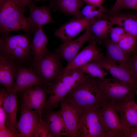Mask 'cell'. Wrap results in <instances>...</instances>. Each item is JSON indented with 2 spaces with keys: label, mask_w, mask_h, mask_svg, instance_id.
Returning <instances> with one entry per match:
<instances>
[{
  "label": "cell",
  "mask_w": 137,
  "mask_h": 137,
  "mask_svg": "<svg viewBox=\"0 0 137 137\" xmlns=\"http://www.w3.org/2000/svg\"><path fill=\"white\" fill-rule=\"evenodd\" d=\"M100 79L88 75L65 98L85 109L100 108L110 101L101 89Z\"/></svg>",
  "instance_id": "6da1fadb"
},
{
  "label": "cell",
  "mask_w": 137,
  "mask_h": 137,
  "mask_svg": "<svg viewBox=\"0 0 137 137\" xmlns=\"http://www.w3.org/2000/svg\"><path fill=\"white\" fill-rule=\"evenodd\" d=\"M88 75L78 68L59 76L46 88L47 94L49 96L46 101V108H57L66 95Z\"/></svg>",
  "instance_id": "7a4b0ae2"
},
{
  "label": "cell",
  "mask_w": 137,
  "mask_h": 137,
  "mask_svg": "<svg viewBox=\"0 0 137 137\" xmlns=\"http://www.w3.org/2000/svg\"><path fill=\"white\" fill-rule=\"evenodd\" d=\"M31 43L25 35H3L0 38V54L17 63L24 61L32 54Z\"/></svg>",
  "instance_id": "3957f363"
},
{
  "label": "cell",
  "mask_w": 137,
  "mask_h": 137,
  "mask_svg": "<svg viewBox=\"0 0 137 137\" xmlns=\"http://www.w3.org/2000/svg\"><path fill=\"white\" fill-rule=\"evenodd\" d=\"M100 84L115 110L130 101L134 100L136 90L127 83L113 77H105L100 79Z\"/></svg>",
  "instance_id": "277c9868"
},
{
  "label": "cell",
  "mask_w": 137,
  "mask_h": 137,
  "mask_svg": "<svg viewBox=\"0 0 137 137\" xmlns=\"http://www.w3.org/2000/svg\"><path fill=\"white\" fill-rule=\"evenodd\" d=\"M60 58L55 52L49 51L41 59L33 61L31 69L48 86L60 76L64 69Z\"/></svg>",
  "instance_id": "5b68a950"
},
{
  "label": "cell",
  "mask_w": 137,
  "mask_h": 137,
  "mask_svg": "<svg viewBox=\"0 0 137 137\" xmlns=\"http://www.w3.org/2000/svg\"><path fill=\"white\" fill-rule=\"evenodd\" d=\"M100 108L86 109L78 131L77 137H108L99 114Z\"/></svg>",
  "instance_id": "8992f818"
},
{
  "label": "cell",
  "mask_w": 137,
  "mask_h": 137,
  "mask_svg": "<svg viewBox=\"0 0 137 137\" xmlns=\"http://www.w3.org/2000/svg\"><path fill=\"white\" fill-rule=\"evenodd\" d=\"M58 111L67 129L69 137H77L80 124L86 109L64 98Z\"/></svg>",
  "instance_id": "52a82bcc"
},
{
  "label": "cell",
  "mask_w": 137,
  "mask_h": 137,
  "mask_svg": "<svg viewBox=\"0 0 137 137\" xmlns=\"http://www.w3.org/2000/svg\"><path fill=\"white\" fill-rule=\"evenodd\" d=\"M99 114L108 137H124L125 129L110 103L100 107Z\"/></svg>",
  "instance_id": "ba28073f"
},
{
  "label": "cell",
  "mask_w": 137,
  "mask_h": 137,
  "mask_svg": "<svg viewBox=\"0 0 137 137\" xmlns=\"http://www.w3.org/2000/svg\"><path fill=\"white\" fill-rule=\"evenodd\" d=\"M42 120V116L38 111L22 104L20 117L16 125L20 137H35L37 128Z\"/></svg>",
  "instance_id": "9c48e42d"
},
{
  "label": "cell",
  "mask_w": 137,
  "mask_h": 137,
  "mask_svg": "<svg viewBox=\"0 0 137 137\" xmlns=\"http://www.w3.org/2000/svg\"><path fill=\"white\" fill-rule=\"evenodd\" d=\"M22 104L31 109H34L42 116L46 109L47 93L44 88L31 87L19 91Z\"/></svg>",
  "instance_id": "30bf717a"
},
{
  "label": "cell",
  "mask_w": 137,
  "mask_h": 137,
  "mask_svg": "<svg viewBox=\"0 0 137 137\" xmlns=\"http://www.w3.org/2000/svg\"><path fill=\"white\" fill-rule=\"evenodd\" d=\"M104 56L102 50L97 46L96 42L91 40L89 45L68 62L61 75L70 70L78 68L90 62L97 61Z\"/></svg>",
  "instance_id": "8fae6325"
},
{
  "label": "cell",
  "mask_w": 137,
  "mask_h": 137,
  "mask_svg": "<svg viewBox=\"0 0 137 137\" xmlns=\"http://www.w3.org/2000/svg\"><path fill=\"white\" fill-rule=\"evenodd\" d=\"M27 11L25 7L22 6L12 14L0 26V32L2 35L8 34L12 31L20 30L34 32L35 30L32 26L28 17L24 15Z\"/></svg>",
  "instance_id": "7c38bea8"
},
{
  "label": "cell",
  "mask_w": 137,
  "mask_h": 137,
  "mask_svg": "<svg viewBox=\"0 0 137 137\" xmlns=\"http://www.w3.org/2000/svg\"><path fill=\"white\" fill-rule=\"evenodd\" d=\"M14 78L16 81L12 90L18 93L21 90L30 87H45L43 81L31 68L18 66Z\"/></svg>",
  "instance_id": "4fadbf2b"
},
{
  "label": "cell",
  "mask_w": 137,
  "mask_h": 137,
  "mask_svg": "<svg viewBox=\"0 0 137 137\" xmlns=\"http://www.w3.org/2000/svg\"><path fill=\"white\" fill-rule=\"evenodd\" d=\"M89 26L85 29V32L81 36L74 40L63 42L55 50V52L64 60L68 62L71 61L78 54L82 45L92 40V35Z\"/></svg>",
  "instance_id": "5bb4252c"
},
{
  "label": "cell",
  "mask_w": 137,
  "mask_h": 137,
  "mask_svg": "<svg viewBox=\"0 0 137 137\" xmlns=\"http://www.w3.org/2000/svg\"><path fill=\"white\" fill-rule=\"evenodd\" d=\"M93 20L83 18L71 20L56 29L54 35L60 39L63 42L71 40L89 26Z\"/></svg>",
  "instance_id": "9a60e30c"
},
{
  "label": "cell",
  "mask_w": 137,
  "mask_h": 137,
  "mask_svg": "<svg viewBox=\"0 0 137 137\" xmlns=\"http://www.w3.org/2000/svg\"><path fill=\"white\" fill-rule=\"evenodd\" d=\"M42 120L46 125L53 137H69L68 132L63 119L58 111L53 108H47L43 113Z\"/></svg>",
  "instance_id": "2e32d148"
},
{
  "label": "cell",
  "mask_w": 137,
  "mask_h": 137,
  "mask_svg": "<svg viewBox=\"0 0 137 137\" xmlns=\"http://www.w3.org/2000/svg\"><path fill=\"white\" fill-rule=\"evenodd\" d=\"M18 92L5 89L3 105L6 116L5 125L6 127L13 132L17 130V115L18 110L17 96Z\"/></svg>",
  "instance_id": "e0dca14e"
},
{
  "label": "cell",
  "mask_w": 137,
  "mask_h": 137,
  "mask_svg": "<svg viewBox=\"0 0 137 137\" xmlns=\"http://www.w3.org/2000/svg\"><path fill=\"white\" fill-rule=\"evenodd\" d=\"M97 61L113 78L128 84L137 90V83L133 79L127 67L117 64L105 56Z\"/></svg>",
  "instance_id": "ac0fdd59"
},
{
  "label": "cell",
  "mask_w": 137,
  "mask_h": 137,
  "mask_svg": "<svg viewBox=\"0 0 137 137\" xmlns=\"http://www.w3.org/2000/svg\"><path fill=\"white\" fill-rule=\"evenodd\" d=\"M103 18L111 22L113 25L123 27L126 32L137 39V15L118 13L105 14Z\"/></svg>",
  "instance_id": "d6986e66"
},
{
  "label": "cell",
  "mask_w": 137,
  "mask_h": 137,
  "mask_svg": "<svg viewBox=\"0 0 137 137\" xmlns=\"http://www.w3.org/2000/svg\"><path fill=\"white\" fill-rule=\"evenodd\" d=\"M16 62L12 60L0 55V83L8 90L13 89V79L18 68Z\"/></svg>",
  "instance_id": "ffe728a7"
},
{
  "label": "cell",
  "mask_w": 137,
  "mask_h": 137,
  "mask_svg": "<svg viewBox=\"0 0 137 137\" xmlns=\"http://www.w3.org/2000/svg\"><path fill=\"white\" fill-rule=\"evenodd\" d=\"M28 5L29 14L28 18L35 31L39 27L54 22L51 17L50 7L45 5L37 7L32 2Z\"/></svg>",
  "instance_id": "44dd1931"
},
{
  "label": "cell",
  "mask_w": 137,
  "mask_h": 137,
  "mask_svg": "<svg viewBox=\"0 0 137 137\" xmlns=\"http://www.w3.org/2000/svg\"><path fill=\"white\" fill-rule=\"evenodd\" d=\"M33 33L31 49L33 61L36 62L42 59L49 52L47 48L48 38L44 33L42 26L37 28Z\"/></svg>",
  "instance_id": "7402d4cb"
},
{
  "label": "cell",
  "mask_w": 137,
  "mask_h": 137,
  "mask_svg": "<svg viewBox=\"0 0 137 137\" xmlns=\"http://www.w3.org/2000/svg\"><path fill=\"white\" fill-rule=\"evenodd\" d=\"M134 100L130 101L115 110L126 129L137 127V109Z\"/></svg>",
  "instance_id": "603a6c76"
},
{
  "label": "cell",
  "mask_w": 137,
  "mask_h": 137,
  "mask_svg": "<svg viewBox=\"0 0 137 137\" xmlns=\"http://www.w3.org/2000/svg\"><path fill=\"white\" fill-rule=\"evenodd\" d=\"M113 25L110 21L102 18L93 19L89 26L92 40L98 43L102 42L108 37Z\"/></svg>",
  "instance_id": "cb8c5ba5"
},
{
  "label": "cell",
  "mask_w": 137,
  "mask_h": 137,
  "mask_svg": "<svg viewBox=\"0 0 137 137\" xmlns=\"http://www.w3.org/2000/svg\"><path fill=\"white\" fill-rule=\"evenodd\" d=\"M106 51V57L108 59L126 67L129 53L124 52L116 43L108 37L102 42Z\"/></svg>",
  "instance_id": "d4e9b609"
},
{
  "label": "cell",
  "mask_w": 137,
  "mask_h": 137,
  "mask_svg": "<svg viewBox=\"0 0 137 137\" xmlns=\"http://www.w3.org/2000/svg\"><path fill=\"white\" fill-rule=\"evenodd\" d=\"M54 3L64 12L76 18H83L80 9L83 5L82 0H55Z\"/></svg>",
  "instance_id": "484cf974"
},
{
  "label": "cell",
  "mask_w": 137,
  "mask_h": 137,
  "mask_svg": "<svg viewBox=\"0 0 137 137\" xmlns=\"http://www.w3.org/2000/svg\"><path fill=\"white\" fill-rule=\"evenodd\" d=\"M22 6L18 0H0V26L11 14Z\"/></svg>",
  "instance_id": "4316f807"
},
{
  "label": "cell",
  "mask_w": 137,
  "mask_h": 137,
  "mask_svg": "<svg viewBox=\"0 0 137 137\" xmlns=\"http://www.w3.org/2000/svg\"><path fill=\"white\" fill-rule=\"evenodd\" d=\"M78 68L83 72L92 77L103 78L108 73L97 61H92L87 63Z\"/></svg>",
  "instance_id": "83f0119b"
},
{
  "label": "cell",
  "mask_w": 137,
  "mask_h": 137,
  "mask_svg": "<svg viewBox=\"0 0 137 137\" xmlns=\"http://www.w3.org/2000/svg\"><path fill=\"white\" fill-rule=\"evenodd\" d=\"M107 11L102 6L89 4L85 6L81 11L83 18L88 19L103 18Z\"/></svg>",
  "instance_id": "f1b7e54d"
},
{
  "label": "cell",
  "mask_w": 137,
  "mask_h": 137,
  "mask_svg": "<svg viewBox=\"0 0 137 137\" xmlns=\"http://www.w3.org/2000/svg\"><path fill=\"white\" fill-rule=\"evenodd\" d=\"M136 40L133 37L127 33L117 44L124 52L128 53L134 51Z\"/></svg>",
  "instance_id": "f546056e"
},
{
  "label": "cell",
  "mask_w": 137,
  "mask_h": 137,
  "mask_svg": "<svg viewBox=\"0 0 137 137\" xmlns=\"http://www.w3.org/2000/svg\"><path fill=\"white\" fill-rule=\"evenodd\" d=\"M126 67L132 77L137 83V53L134 52L129 53Z\"/></svg>",
  "instance_id": "4dcf8cb0"
},
{
  "label": "cell",
  "mask_w": 137,
  "mask_h": 137,
  "mask_svg": "<svg viewBox=\"0 0 137 137\" xmlns=\"http://www.w3.org/2000/svg\"><path fill=\"white\" fill-rule=\"evenodd\" d=\"M127 33L125 29L120 26L111 28L109 33L110 39L113 42L117 44Z\"/></svg>",
  "instance_id": "1f68e13d"
},
{
  "label": "cell",
  "mask_w": 137,
  "mask_h": 137,
  "mask_svg": "<svg viewBox=\"0 0 137 137\" xmlns=\"http://www.w3.org/2000/svg\"><path fill=\"white\" fill-rule=\"evenodd\" d=\"M35 137H52L47 126L42 120L37 128Z\"/></svg>",
  "instance_id": "d6a6232c"
},
{
  "label": "cell",
  "mask_w": 137,
  "mask_h": 137,
  "mask_svg": "<svg viewBox=\"0 0 137 137\" xmlns=\"http://www.w3.org/2000/svg\"><path fill=\"white\" fill-rule=\"evenodd\" d=\"M0 137H20L18 132H15L5 126L0 128Z\"/></svg>",
  "instance_id": "836d02e7"
},
{
  "label": "cell",
  "mask_w": 137,
  "mask_h": 137,
  "mask_svg": "<svg viewBox=\"0 0 137 137\" xmlns=\"http://www.w3.org/2000/svg\"><path fill=\"white\" fill-rule=\"evenodd\" d=\"M133 9L137 11V0H124L119 10Z\"/></svg>",
  "instance_id": "e575fe53"
},
{
  "label": "cell",
  "mask_w": 137,
  "mask_h": 137,
  "mask_svg": "<svg viewBox=\"0 0 137 137\" xmlns=\"http://www.w3.org/2000/svg\"><path fill=\"white\" fill-rule=\"evenodd\" d=\"M6 116L2 103H0V128L6 126Z\"/></svg>",
  "instance_id": "d590c367"
},
{
  "label": "cell",
  "mask_w": 137,
  "mask_h": 137,
  "mask_svg": "<svg viewBox=\"0 0 137 137\" xmlns=\"http://www.w3.org/2000/svg\"><path fill=\"white\" fill-rule=\"evenodd\" d=\"M124 137H137V127L126 129Z\"/></svg>",
  "instance_id": "8d00e7d4"
},
{
  "label": "cell",
  "mask_w": 137,
  "mask_h": 137,
  "mask_svg": "<svg viewBox=\"0 0 137 137\" xmlns=\"http://www.w3.org/2000/svg\"><path fill=\"white\" fill-rule=\"evenodd\" d=\"M124 0H116L113 6L109 12V14H112L117 12Z\"/></svg>",
  "instance_id": "74e56055"
},
{
  "label": "cell",
  "mask_w": 137,
  "mask_h": 137,
  "mask_svg": "<svg viewBox=\"0 0 137 137\" xmlns=\"http://www.w3.org/2000/svg\"><path fill=\"white\" fill-rule=\"evenodd\" d=\"M88 4L102 6L104 0H82Z\"/></svg>",
  "instance_id": "f35d334b"
},
{
  "label": "cell",
  "mask_w": 137,
  "mask_h": 137,
  "mask_svg": "<svg viewBox=\"0 0 137 137\" xmlns=\"http://www.w3.org/2000/svg\"><path fill=\"white\" fill-rule=\"evenodd\" d=\"M21 5L24 7L30 4L32 2L31 0H18Z\"/></svg>",
  "instance_id": "ab89813d"
},
{
  "label": "cell",
  "mask_w": 137,
  "mask_h": 137,
  "mask_svg": "<svg viewBox=\"0 0 137 137\" xmlns=\"http://www.w3.org/2000/svg\"><path fill=\"white\" fill-rule=\"evenodd\" d=\"M137 53V39L136 40L134 51Z\"/></svg>",
  "instance_id": "60d3db41"
},
{
  "label": "cell",
  "mask_w": 137,
  "mask_h": 137,
  "mask_svg": "<svg viewBox=\"0 0 137 137\" xmlns=\"http://www.w3.org/2000/svg\"><path fill=\"white\" fill-rule=\"evenodd\" d=\"M135 94L137 96V90H135Z\"/></svg>",
  "instance_id": "b9f144b4"
},
{
  "label": "cell",
  "mask_w": 137,
  "mask_h": 137,
  "mask_svg": "<svg viewBox=\"0 0 137 137\" xmlns=\"http://www.w3.org/2000/svg\"><path fill=\"white\" fill-rule=\"evenodd\" d=\"M42 0H34V1H42Z\"/></svg>",
  "instance_id": "7bdbcfd3"
},
{
  "label": "cell",
  "mask_w": 137,
  "mask_h": 137,
  "mask_svg": "<svg viewBox=\"0 0 137 137\" xmlns=\"http://www.w3.org/2000/svg\"><path fill=\"white\" fill-rule=\"evenodd\" d=\"M135 107H136V108L137 109V104H135Z\"/></svg>",
  "instance_id": "ee69618b"
},
{
  "label": "cell",
  "mask_w": 137,
  "mask_h": 137,
  "mask_svg": "<svg viewBox=\"0 0 137 137\" xmlns=\"http://www.w3.org/2000/svg\"><path fill=\"white\" fill-rule=\"evenodd\" d=\"M136 15H137V14Z\"/></svg>",
  "instance_id": "f6af8a7d"
}]
</instances>
